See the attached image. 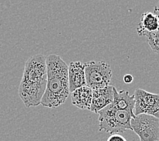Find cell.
Instances as JSON below:
<instances>
[{
    "label": "cell",
    "instance_id": "277c9868",
    "mask_svg": "<svg viewBox=\"0 0 159 141\" xmlns=\"http://www.w3.org/2000/svg\"><path fill=\"white\" fill-rule=\"evenodd\" d=\"M87 86L96 90L109 86L112 79L111 66L103 61H89L85 63Z\"/></svg>",
    "mask_w": 159,
    "mask_h": 141
},
{
    "label": "cell",
    "instance_id": "ba28073f",
    "mask_svg": "<svg viewBox=\"0 0 159 141\" xmlns=\"http://www.w3.org/2000/svg\"><path fill=\"white\" fill-rule=\"evenodd\" d=\"M69 82L70 92L79 87L87 86L85 64L79 61L70 63L69 66Z\"/></svg>",
    "mask_w": 159,
    "mask_h": 141
},
{
    "label": "cell",
    "instance_id": "5bb4252c",
    "mask_svg": "<svg viewBox=\"0 0 159 141\" xmlns=\"http://www.w3.org/2000/svg\"><path fill=\"white\" fill-rule=\"evenodd\" d=\"M123 81L125 83H131L134 81V77L130 74H126L124 76Z\"/></svg>",
    "mask_w": 159,
    "mask_h": 141
},
{
    "label": "cell",
    "instance_id": "30bf717a",
    "mask_svg": "<svg viewBox=\"0 0 159 141\" xmlns=\"http://www.w3.org/2000/svg\"><path fill=\"white\" fill-rule=\"evenodd\" d=\"M113 90H114V100L111 104L115 107L126 110L130 113L132 115L135 116L134 113L135 103L134 95L131 96L127 91H118L115 87H114Z\"/></svg>",
    "mask_w": 159,
    "mask_h": 141
},
{
    "label": "cell",
    "instance_id": "7a4b0ae2",
    "mask_svg": "<svg viewBox=\"0 0 159 141\" xmlns=\"http://www.w3.org/2000/svg\"><path fill=\"white\" fill-rule=\"evenodd\" d=\"M48 81L46 90L41 102L45 107L56 108L65 103L70 93L69 66L57 54L46 58Z\"/></svg>",
    "mask_w": 159,
    "mask_h": 141
},
{
    "label": "cell",
    "instance_id": "4fadbf2b",
    "mask_svg": "<svg viewBox=\"0 0 159 141\" xmlns=\"http://www.w3.org/2000/svg\"><path fill=\"white\" fill-rule=\"evenodd\" d=\"M107 141H127V140L119 134H113L108 137Z\"/></svg>",
    "mask_w": 159,
    "mask_h": 141
},
{
    "label": "cell",
    "instance_id": "8fae6325",
    "mask_svg": "<svg viewBox=\"0 0 159 141\" xmlns=\"http://www.w3.org/2000/svg\"><path fill=\"white\" fill-rule=\"evenodd\" d=\"M158 27L159 17L154 13L147 12L142 15L137 27V32L139 36H145L148 33L156 31Z\"/></svg>",
    "mask_w": 159,
    "mask_h": 141
},
{
    "label": "cell",
    "instance_id": "7c38bea8",
    "mask_svg": "<svg viewBox=\"0 0 159 141\" xmlns=\"http://www.w3.org/2000/svg\"><path fill=\"white\" fill-rule=\"evenodd\" d=\"M145 36L148 38V42L152 50L159 54V27L156 31L148 33Z\"/></svg>",
    "mask_w": 159,
    "mask_h": 141
},
{
    "label": "cell",
    "instance_id": "9a60e30c",
    "mask_svg": "<svg viewBox=\"0 0 159 141\" xmlns=\"http://www.w3.org/2000/svg\"><path fill=\"white\" fill-rule=\"evenodd\" d=\"M154 13L155 14H157V16L159 17V2L158 3L157 6L154 7Z\"/></svg>",
    "mask_w": 159,
    "mask_h": 141
},
{
    "label": "cell",
    "instance_id": "8992f818",
    "mask_svg": "<svg viewBox=\"0 0 159 141\" xmlns=\"http://www.w3.org/2000/svg\"><path fill=\"white\" fill-rule=\"evenodd\" d=\"M135 115L147 114L159 118V94L137 88L135 90Z\"/></svg>",
    "mask_w": 159,
    "mask_h": 141
},
{
    "label": "cell",
    "instance_id": "52a82bcc",
    "mask_svg": "<svg viewBox=\"0 0 159 141\" xmlns=\"http://www.w3.org/2000/svg\"><path fill=\"white\" fill-rule=\"evenodd\" d=\"M114 86H108L102 88L93 90V96L90 110L98 113L100 110L111 105L114 100Z\"/></svg>",
    "mask_w": 159,
    "mask_h": 141
},
{
    "label": "cell",
    "instance_id": "3957f363",
    "mask_svg": "<svg viewBox=\"0 0 159 141\" xmlns=\"http://www.w3.org/2000/svg\"><path fill=\"white\" fill-rule=\"evenodd\" d=\"M99 130L111 134H121L126 130H132L131 120L135 116L126 110L115 107L112 104L106 106L99 112Z\"/></svg>",
    "mask_w": 159,
    "mask_h": 141
},
{
    "label": "cell",
    "instance_id": "6da1fadb",
    "mask_svg": "<svg viewBox=\"0 0 159 141\" xmlns=\"http://www.w3.org/2000/svg\"><path fill=\"white\" fill-rule=\"evenodd\" d=\"M48 81L46 58L43 54L32 56L25 63L18 95L26 107L41 105Z\"/></svg>",
    "mask_w": 159,
    "mask_h": 141
},
{
    "label": "cell",
    "instance_id": "5b68a950",
    "mask_svg": "<svg viewBox=\"0 0 159 141\" xmlns=\"http://www.w3.org/2000/svg\"><path fill=\"white\" fill-rule=\"evenodd\" d=\"M131 126L140 141H159V118L139 114L132 118Z\"/></svg>",
    "mask_w": 159,
    "mask_h": 141
},
{
    "label": "cell",
    "instance_id": "9c48e42d",
    "mask_svg": "<svg viewBox=\"0 0 159 141\" xmlns=\"http://www.w3.org/2000/svg\"><path fill=\"white\" fill-rule=\"evenodd\" d=\"M70 93L72 104L74 106L82 110L90 109L93 96V90L90 87L82 86Z\"/></svg>",
    "mask_w": 159,
    "mask_h": 141
}]
</instances>
